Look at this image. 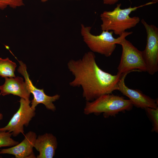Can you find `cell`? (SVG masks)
<instances>
[{"label":"cell","mask_w":158,"mask_h":158,"mask_svg":"<svg viewBox=\"0 0 158 158\" xmlns=\"http://www.w3.org/2000/svg\"><path fill=\"white\" fill-rule=\"evenodd\" d=\"M129 72L123 74L118 83V90L128 97L133 106L138 108L144 109L149 107L157 109L158 100L144 94L140 90L128 87L126 85L125 79Z\"/></svg>","instance_id":"cell-9"},{"label":"cell","mask_w":158,"mask_h":158,"mask_svg":"<svg viewBox=\"0 0 158 158\" xmlns=\"http://www.w3.org/2000/svg\"><path fill=\"white\" fill-rule=\"evenodd\" d=\"M119 0H103V3L107 5H113L117 2Z\"/></svg>","instance_id":"cell-17"},{"label":"cell","mask_w":158,"mask_h":158,"mask_svg":"<svg viewBox=\"0 0 158 158\" xmlns=\"http://www.w3.org/2000/svg\"><path fill=\"white\" fill-rule=\"evenodd\" d=\"M1 95L0 93V95ZM3 114L0 113V121L1 120H2L3 119Z\"/></svg>","instance_id":"cell-18"},{"label":"cell","mask_w":158,"mask_h":158,"mask_svg":"<svg viewBox=\"0 0 158 158\" xmlns=\"http://www.w3.org/2000/svg\"><path fill=\"white\" fill-rule=\"evenodd\" d=\"M48 0H41V1L42 2H45Z\"/></svg>","instance_id":"cell-20"},{"label":"cell","mask_w":158,"mask_h":158,"mask_svg":"<svg viewBox=\"0 0 158 158\" xmlns=\"http://www.w3.org/2000/svg\"><path fill=\"white\" fill-rule=\"evenodd\" d=\"M131 101L123 96L111 94H104L91 101H86L84 113L86 115L93 113L99 115L103 113L105 118L115 117L120 112L131 110Z\"/></svg>","instance_id":"cell-3"},{"label":"cell","mask_w":158,"mask_h":158,"mask_svg":"<svg viewBox=\"0 0 158 158\" xmlns=\"http://www.w3.org/2000/svg\"><path fill=\"white\" fill-rule=\"evenodd\" d=\"M67 65L74 77L69 85L81 87L83 97L86 101H92L102 95L118 90V83L123 73L112 75L102 70L97 64L92 51L85 53L81 59L70 60Z\"/></svg>","instance_id":"cell-1"},{"label":"cell","mask_w":158,"mask_h":158,"mask_svg":"<svg viewBox=\"0 0 158 158\" xmlns=\"http://www.w3.org/2000/svg\"><path fill=\"white\" fill-rule=\"evenodd\" d=\"M5 78L4 84L0 86L1 95L5 96L11 94L20 98L29 99L31 93L27 89L23 78L17 76Z\"/></svg>","instance_id":"cell-11"},{"label":"cell","mask_w":158,"mask_h":158,"mask_svg":"<svg viewBox=\"0 0 158 158\" xmlns=\"http://www.w3.org/2000/svg\"><path fill=\"white\" fill-rule=\"evenodd\" d=\"M18 61L19 66L17 71L24 77L27 88L33 96V98L31 101V108L36 109L35 108L38 104H42L48 110L55 111L56 107L53 102L58 100L60 95L56 94L53 96H49L46 94L43 89H39L36 87L30 79L26 65L21 61Z\"/></svg>","instance_id":"cell-8"},{"label":"cell","mask_w":158,"mask_h":158,"mask_svg":"<svg viewBox=\"0 0 158 158\" xmlns=\"http://www.w3.org/2000/svg\"><path fill=\"white\" fill-rule=\"evenodd\" d=\"M37 137L35 132L29 131L21 142L12 147L0 150V154L13 155L16 158H36L33 148Z\"/></svg>","instance_id":"cell-10"},{"label":"cell","mask_w":158,"mask_h":158,"mask_svg":"<svg viewBox=\"0 0 158 158\" xmlns=\"http://www.w3.org/2000/svg\"><path fill=\"white\" fill-rule=\"evenodd\" d=\"M152 2H154L155 4L158 2V0H151Z\"/></svg>","instance_id":"cell-19"},{"label":"cell","mask_w":158,"mask_h":158,"mask_svg":"<svg viewBox=\"0 0 158 158\" xmlns=\"http://www.w3.org/2000/svg\"><path fill=\"white\" fill-rule=\"evenodd\" d=\"M81 33L84 41L93 52H96L106 57L110 56L115 50L116 44L131 35L132 31H125L117 38L114 37L113 31H102L100 35H95L90 33L91 27L81 25Z\"/></svg>","instance_id":"cell-4"},{"label":"cell","mask_w":158,"mask_h":158,"mask_svg":"<svg viewBox=\"0 0 158 158\" xmlns=\"http://www.w3.org/2000/svg\"><path fill=\"white\" fill-rule=\"evenodd\" d=\"M155 4L150 2L138 6H130L127 8L121 9V4H117L111 11H105L100 16L102 23L101 25L102 31L112 30L116 35L121 36L126 30L135 27L140 21L138 17H130V14L138 8L145 6Z\"/></svg>","instance_id":"cell-2"},{"label":"cell","mask_w":158,"mask_h":158,"mask_svg":"<svg viewBox=\"0 0 158 158\" xmlns=\"http://www.w3.org/2000/svg\"><path fill=\"white\" fill-rule=\"evenodd\" d=\"M141 22L147 35L146 47L142 51L143 58L147 72L153 75L158 71V28L154 25L148 24L143 19Z\"/></svg>","instance_id":"cell-6"},{"label":"cell","mask_w":158,"mask_h":158,"mask_svg":"<svg viewBox=\"0 0 158 158\" xmlns=\"http://www.w3.org/2000/svg\"><path fill=\"white\" fill-rule=\"evenodd\" d=\"M122 47V52L117 73L134 71L147 72L142 51L139 50L126 38L119 44Z\"/></svg>","instance_id":"cell-5"},{"label":"cell","mask_w":158,"mask_h":158,"mask_svg":"<svg viewBox=\"0 0 158 158\" xmlns=\"http://www.w3.org/2000/svg\"><path fill=\"white\" fill-rule=\"evenodd\" d=\"M17 65L9 58H0V76L4 78L15 77L14 72Z\"/></svg>","instance_id":"cell-13"},{"label":"cell","mask_w":158,"mask_h":158,"mask_svg":"<svg viewBox=\"0 0 158 158\" xmlns=\"http://www.w3.org/2000/svg\"><path fill=\"white\" fill-rule=\"evenodd\" d=\"M30 99L20 98V107L14 114L8 124L0 128V131L11 133L13 137L20 133L23 134L24 126L28 127L30 121L35 115V109H32L30 104Z\"/></svg>","instance_id":"cell-7"},{"label":"cell","mask_w":158,"mask_h":158,"mask_svg":"<svg viewBox=\"0 0 158 158\" xmlns=\"http://www.w3.org/2000/svg\"><path fill=\"white\" fill-rule=\"evenodd\" d=\"M58 145L56 137L51 133H45L37 137L34 147L39 152L37 158H52Z\"/></svg>","instance_id":"cell-12"},{"label":"cell","mask_w":158,"mask_h":158,"mask_svg":"<svg viewBox=\"0 0 158 158\" xmlns=\"http://www.w3.org/2000/svg\"><path fill=\"white\" fill-rule=\"evenodd\" d=\"M12 134L8 131H0V147H12L19 143L11 138Z\"/></svg>","instance_id":"cell-14"},{"label":"cell","mask_w":158,"mask_h":158,"mask_svg":"<svg viewBox=\"0 0 158 158\" xmlns=\"http://www.w3.org/2000/svg\"><path fill=\"white\" fill-rule=\"evenodd\" d=\"M24 5L23 0H0V9L4 10L8 6L15 8Z\"/></svg>","instance_id":"cell-16"},{"label":"cell","mask_w":158,"mask_h":158,"mask_svg":"<svg viewBox=\"0 0 158 158\" xmlns=\"http://www.w3.org/2000/svg\"><path fill=\"white\" fill-rule=\"evenodd\" d=\"M145 110L148 117L152 122V131L158 133V108L154 109L149 107L145 108Z\"/></svg>","instance_id":"cell-15"}]
</instances>
